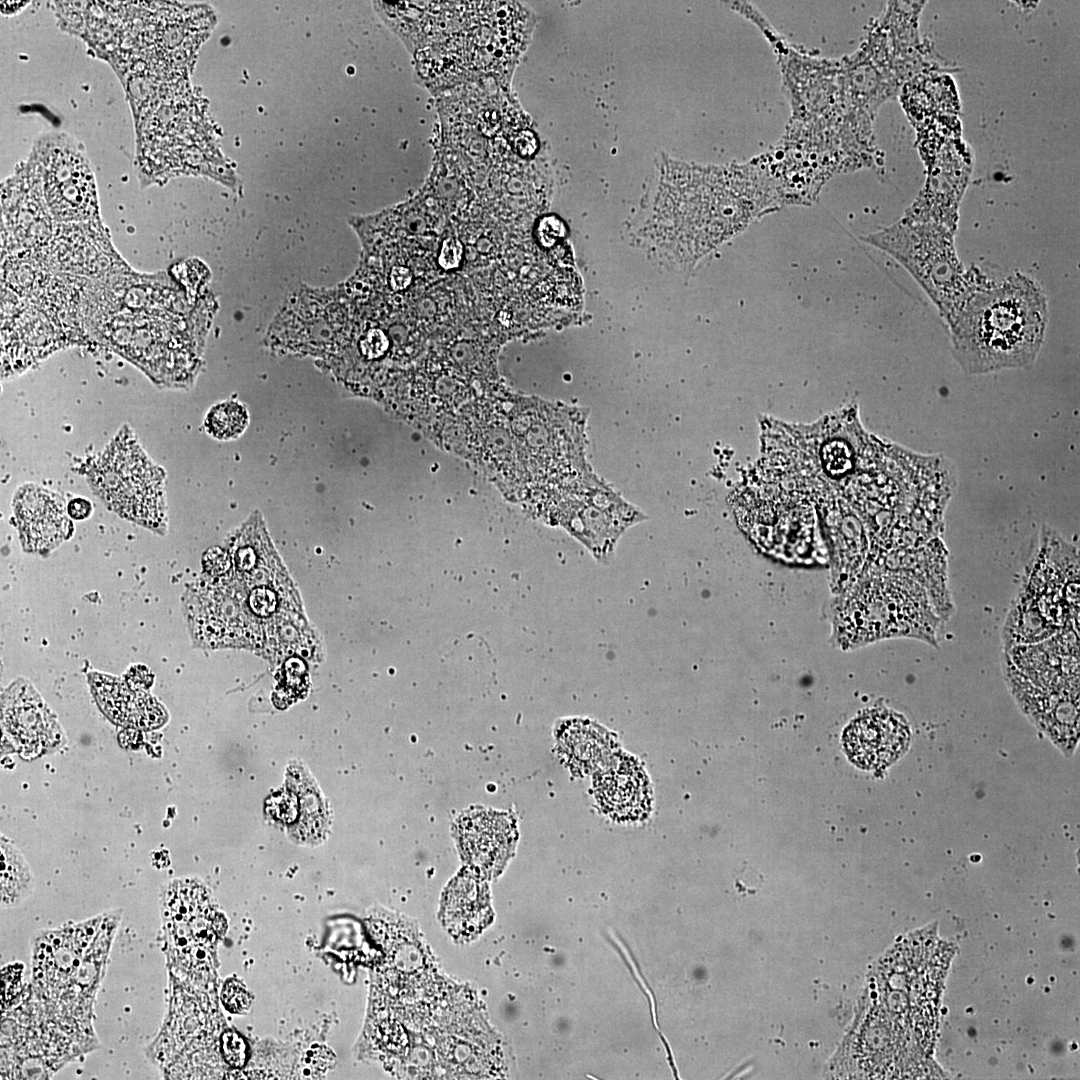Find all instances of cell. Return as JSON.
<instances>
[{"mask_svg":"<svg viewBox=\"0 0 1080 1080\" xmlns=\"http://www.w3.org/2000/svg\"><path fill=\"white\" fill-rule=\"evenodd\" d=\"M561 753L576 772L588 773L605 762L614 749L609 733L591 721L575 719L558 729Z\"/></svg>","mask_w":1080,"mask_h":1080,"instance_id":"cell-16","label":"cell"},{"mask_svg":"<svg viewBox=\"0 0 1080 1080\" xmlns=\"http://www.w3.org/2000/svg\"><path fill=\"white\" fill-rule=\"evenodd\" d=\"M90 684L102 711L119 725L154 729L167 719L165 709L153 697L117 678L91 673Z\"/></svg>","mask_w":1080,"mask_h":1080,"instance_id":"cell-14","label":"cell"},{"mask_svg":"<svg viewBox=\"0 0 1080 1080\" xmlns=\"http://www.w3.org/2000/svg\"><path fill=\"white\" fill-rule=\"evenodd\" d=\"M33 880L23 856L6 843L1 845V904L14 907L32 892Z\"/></svg>","mask_w":1080,"mask_h":1080,"instance_id":"cell-18","label":"cell"},{"mask_svg":"<svg viewBox=\"0 0 1080 1080\" xmlns=\"http://www.w3.org/2000/svg\"><path fill=\"white\" fill-rule=\"evenodd\" d=\"M221 997L225 1008L232 1013H244L252 1003V997L244 985L235 979L226 981Z\"/></svg>","mask_w":1080,"mask_h":1080,"instance_id":"cell-20","label":"cell"},{"mask_svg":"<svg viewBox=\"0 0 1080 1080\" xmlns=\"http://www.w3.org/2000/svg\"><path fill=\"white\" fill-rule=\"evenodd\" d=\"M262 557L258 548L241 546L236 551L234 578L202 584L199 619L219 646L265 648L277 643L283 632L301 628L294 624L302 619V610L287 576L276 561Z\"/></svg>","mask_w":1080,"mask_h":1080,"instance_id":"cell-2","label":"cell"},{"mask_svg":"<svg viewBox=\"0 0 1080 1080\" xmlns=\"http://www.w3.org/2000/svg\"><path fill=\"white\" fill-rule=\"evenodd\" d=\"M95 494L123 518L163 533L166 528L164 475L124 427L89 472Z\"/></svg>","mask_w":1080,"mask_h":1080,"instance_id":"cell-5","label":"cell"},{"mask_svg":"<svg viewBox=\"0 0 1080 1080\" xmlns=\"http://www.w3.org/2000/svg\"><path fill=\"white\" fill-rule=\"evenodd\" d=\"M928 594L903 574L861 580L836 607L834 630L844 648L909 637L938 646L942 623Z\"/></svg>","mask_w":1080,"mask_h":1080,"instance_id":"cell-3","label":"cell"},{"mask_svg":"<svg viewBox=\"0 0 1080 1080\" xmlns=\"http://www.w3.org/2000/svg\"><path fill=\"white\" fill-rule=\"evenodd\" d=\"M1048 321L1042 288L1021 274L975 291L948 323L953 352L966 373L1032 365Z\"/></svg>","mask_w":1080,"mask_h":1080,"instance_id":"cell-1","label":"cell"},{"mask_svg":"<svg viewBox=\"0 0 1080 1080\" xmlns=\"http://www.w3.org/2000/svg\"><path fill=\"white\" fill-rule=\"evenodd\" d=\"M562 525L601 563H607L621 535L646 516L593 472L568 483Z\"/></svg>","mask_w":1080,"mask_h":1080,"instance_id":"cell-6","label":"cell"},{"mask_svg":"<svg viewBox=\"0 0 1080 1080\" xmlns=\"http://www.w3.org/2000/svg\"><path fill=\"white\" fill-rule=\"evenodd\" d=\"M462 245L453 238L446 239L442 244L439 256L441 266L453 268L460 264L462 258Z\"/></svg>","mask_w":1080,"mask_h":1080,"instance_id":"cell-22","label":"cell"},{"mask_svg":"<svg viewBox=\"0 0 1080 1080\" xmlns=\"http://www.w3.org/2000/svg\"><path fill=\"white\" fill-rule=\"evenodd\" d=\"M863 240L898 260L924 288L947 323L975 291L987 286L964 272L953 232L942 224L902 220Z\"/></svg>","mask_w":1080,"mask_h":1080,"instance_id":"cell-4","label":"cell"},{"mask_svg":"<svg viewBox=\"0 0 1080 1080\" xmlns=\"http://www.w3.org/2000/svg\"><path fill=\"white\" fill-rule=\"evenodd\" d=\"M593 791L602 810L611 818L628 821L645 816L651 807L649 780L637 761L614 755L593 779Z\"/></svg>","mask_w":1080,"mask_h":1080,"instance_id":"cell-12","label":"cell"},{"mask_svg":"<svg viewBox=\"0 0 1080 1080\" xmlns=\"http://www.w3.org/2000/svg\"><path fill=\"white\" fill-rule=\"evenodd\" d=\"M24 4H26V2L22 3V2H18V1L17 2H15V1H13V2L5 1V2H1V7H9L10 6L13 9V10H11V12H13V11H17Z\"/></svg>","mask_w":1080,"mask_h":1080,"instance_id":"cell-24","label":"cell"},{"mask_svg":"<svg viewBox=\"0 0 1080 1080\" xmlns=\"http://www.w3.org/2000/svg\"><path fill=\"white\" fill-rule=\"evenodd\" d=\"M221 1050L228 1064L235 1068L244 1066L248 1056L247 1045L239 1034L225 1032L221 1037Z\"/></svg>","mask_w":1080,"mask_h":1080,"instance_id":"cell-21","label":"cell"},{"mask_svg":"<svg viewBox=\"0 0 1080 1080\" xmlns=\"http://www.w3.org/2000/svg\"><path fill=\"white\" fill-rule=\"evenodd\" d=\"M168 906L173 918L174 938L182 934L188 927L187 932L176 941L178 946L192 945L207 947L215 940L213 927L215 921L210 915V902L208 894L196 883H179L171 887L168 894Z\"/></svg>","mask_w":1080,"mask_h":1080,"instance_id":"cell-15","label":"cell"},{"mask_svg":"<svg viewBox=\"0 0 1080 1080\" xmlns=\"http://www.w3.org/2000/svg\"><path fill=\"white\" fill-rule=\"evenodd\" d=\"M911 738L906 719L891 710L875 708L856 717L843 734L850 760L866 770L884 768L908 748Z\"/></svg>","mask_w":1080,"mask_h":1080,"instance_id":"cell-9","label":"cell"},{"mask_svg":"<svg viewBox=\"0 0 1080 1080\" xmlns=\"http://www.w3.org/2000/svg\"><path fill=\"white\" fill-rule=\"evenodd\" d=\"M248 423V413L237 402H223L215 405L205 419L207 431L215 438L227 440L240 435Z\"/></svg>","mask_w":1080,"mask_h":1080,"instance_id":"cell-19","label":"cell"},{"mask_svg":"<svg viewBox=\"0 0 1080 1080\" xmlns=\"http://www.w3.org/2000/svg\"><path fill=\"white\" fill-rule=\"evenodd\" d=\"M91 511L92 506L86 499L76 498L71 500L67 505L68 515L73 519H85L90 515Z\"/></svg>","mask_w":1080,"mask_h":1080,"instance_id":"cell-23","label":"cell"},{"mask_svg":"<svg viewBox=\"0 0 1080 1080\" xmlns=\"http://www.w3.org/2000/svg\"><path fill=\"white\" fill-rule=\"evenodd\" d=\"M483 879L473 871L461 872L443 893L440 919L456 940L476 938L493 919L489 890Z\"/></svg>","mask_w":1080,"mask_h":1080,"instance_id":"cell-13","label":"cell"},{"mask_svg":"<svg viewBox=\"0 0 1080 1080\" xmlns=\"http://www.w3.org/2000/svg\"><path fill=\"white\" fill-rule=\"evenodd\" d=\"M102 917L51 931L34 945V981L46 990H58L74 982L85 950L97 934Z\"/></svg>","mask_w":1080,"mask_h":1080,"instance_id":"cell-11","label":"cell"},{"mask_svg":"<svg viewBox=\"0 0 1080 1080\" xmlns=\"http://www.w3.org/2000/svg\"><path fill=\"white\" fill-rule=\"evenodd\" d=\"M12 506L26 551L51 550L72 532L63 499L40 485L25 484L18 488Z\"/></svg>","mask_w":1080,"mask_h":1080,"instance_id":"cell-10","label":"cell"},{"mask_svg":"<svg viewBox=\"0 0 1080 1080\" xmlns=\"http://www.w3.org/2000/svg\"><path fill=\"white\" fill-rule=\"evenodd\" d=\"M294 780L300 804V816L295 824L294 837L302 843H318L323 839L327 829L326 808L321 801L318 789L310 778L301 777Z\"/></svg>","mask_w":1080,"mask_h":1080,"instance_id":"cell-17","label":"cell"},{"mask_svg":"<svg viewBox=\"0 0 1080 1080\" xmlns=\"http://www.w3.org/2000/svg\"><path fill=\"white\" fill-rule=\"evenodd\" d=\"M44 194L59 220H83L97 210L94 178L85 158L75 148L54 145L43 155Z\"/></svg>","mask_w":1080,"mask_h":1080,"instance_id":"cell-7","label":"cell"},{"mask_svg":"<svg viewBox=\"0 0 1080 1080\" xmlns=\"http://www.w3.org/2000/svg\"><path fill=\"white\" fill-rule=\"evenodd\" d=\"M456 840L465 862L482 878L497 876L517 840L513 819L493 810H474L456 823Z\"/></svg>","mask_w":1080,"mask_h":1080,"instance_id":"cell-8","label":"cell"}]
</instances>
